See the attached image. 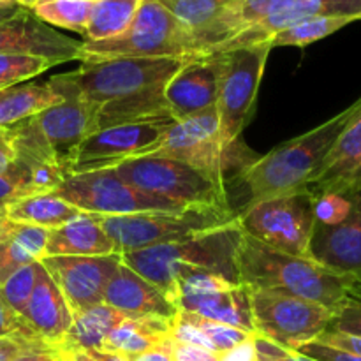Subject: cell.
<instances>
[{
	"label": "cell",
	"mask_w": 361,
	"mask_h": 361,
	"mask_svg": "<svg viewBox=\"0 0 361 361\" xmlns=\"http://www.w3.org/2000/svg\"><path fill=\"white\" fill-rule=\"evenodd\" d=\"M11 228H13V222L6 217V212L0 210V242L6 238L7 233L11 231Z\"/></svg>",
	"instance_id": "obj_52"
},
{
	"label": "cell",
	"mask_w": 361,
	"mask_h": 361,
	"mask_svg": "<svg viewBox=\"0 0 361 361\" xmlns=\"http://www.w3.org/2000/svg\"><path fill=\"white\" fill-rule=\"evenodd\" d=\"M296 353L316 361H361V356L353 355V353L342 351V349L331 348V345L321 344V342L314 341L309 344L302 345Z\"/></svg>",
	"instance_id": "obj_42"
},
{
	"label": "cell",
	"mask_w": 361,
	"mask_h": 361,
	"mask_svg": "<svg viewBox=\"0 0 361 361\" xmlns=\"http://www.w3.org/2000/svg\"><path fill=\"white\" fill-rule=\"evenodd\" d=\"M349 214L337 224L314 226L309 256L337 274L361 284V190L349 194Z\"/></svg>",
	"instance_id": "obj_18"
},
{
	"label": "cell",
	"mask_w": 361,
	"mask_h": 361,
	"mask_svg": "<svg viewBox=\"0 0 361 361\" xmlns=\"http://www.w3.org/2000/svg\"><path fill=\"white\" fill-rule=\"evenodd\" d=\"M353 21L358 20L344 16L309 18V20L298 21V23L271 35L268 44H270V48H279V46H298V48H303V46H309L312 42L335 34L337 30L353 23Z\"/></svg>",
	"instance_id": "obj_31"
},
{
	"label": "cell",
	"mask_w": 361,
	"mask_h": 361,
	"mask_svg": "<svg viewBox=\"0 0 361 361\" xmlns=\"http://www.w3.org/2000/svg\"><path fill=\"white\" fill-rule=\"evenodd\" d=\"M173 361H219V353L197 345L173 342Z\"/></svg>",
	"instance_id": "obj_45"
},
{
	"label": "cell",
	"mask_w": 361,
	"mask_h": 361,
	"mask_svg": "<svg viewBox=\"0 0 361 361\" xmlns=\"http://www.w3.org/2000/svg\"><path fill=\"white\" fill-rule=\"evenodd\" d=\"M111 238L116 254L182 242L189 236L238 222L231 207H189L183 212H150L134 215H92Z\"/></svg>",
	"instance_id": "obj_6"
},
{
	"label": "cell",
	"mask_w": 361,
	"mask_h": 361,
	"mask_svg": "<svg viewBox=\"0 0 361 361\" xmlns=\"http://www.w3.org/2000/svg\"><path fill=\"white\" fill-rule=\"evenodd\" d=\"M344 16L361 20V0H275L268 13L252 27L245 28L212 53H226L270 41L271 35L309 18Z\"/></svg>",
	"instance_id": "obj_15"
},
{
	"label": "cell",
	"mask_w": 361,
	"mask_h": 361,
	"mask_svg": "<svg viewBox=\"0 0 361 361\" xmlns=\"http://www.w3.org/2000/svg\"><path fill=\"white\" fill-rule=\"evenodd\" d=\"M171 324L173 319H164V317H136V319L130 317L120 323L106 337L102 351L118 353L123 356L140 355L173 341Z\"/></svg>",
	"instance_id": "obj_25"
},
{
	"label": "cell",
	"mask_w": 361,
	"mask_h": 361,
	"mask_svg": "<svg viewBox=\"0 0 361 361\" xmlns=\"http://www.w3.org/2000/svg\"><path fill=\"white\" fill-rule=\"evenodd\" d=\"M173 122L175 120L126 123L95 130L74 150L69 162V176L99 169H113L130 159L154 154L161 147Z\"/></svg>",
	"instance_id": "obj_13"
},
{
	"label": "cell",
	"mask_w": 361,
	"mask_h": 361,
	"mask_svg": "<svg viewBox=\"0 0 361 361\" xmlns=\"http://www.w3.org/2000/svg\"><path fill=\"white\" fill-rule=\"evenodd\" d=\"M242 233L240 224L235 222L189 236L182 242L122 254V261L145 281L154 284L176 307V281L183 275L207 274L224 279L231 284H242L238 274Z\"/></svg>",
	"instance_id": "obj_3"
},
{
	"label": "cell",
	"mask_w": 361,
	"mask_h": 361,
	"mask_svg": "<svg viewBox=\"0 0 361 361\" xmlns=\"http://www.w3.org/2000/svg\"><path fill=\"white\" fill-rule=\"evenodd\" d=\"M94 2H97V0H94Z\"/></svg>",
	"instance_id": "obj_54"
},
{
	"label": "cell",
	"mask_w": 361,
	"mask_h": 361,
	"mask_svg": "<svg viewBox=\"0 0 361 361\" xmlns=\"http://www.w3.org/2000/svg\"><path fill=\"white\" fill-rule=\"evenodd\" d=\"M83 212L78 210L55 192H35L14 201L6 208V217L16 224L53 229L66 224Z\"/></svg>",
	"instance_id": "obj_27"
},
{
	"label": "cell",
	"mask_w": 361,
	"mask_h": 361,
	"mask_svg": "<svg viewBox=\"0 0 361 361\" xmlns=\"http://www.w3.org/2000/svg\"><path fill=\"white\" fill-rule=\"evenodd\" d=\"M48 229L37 226L16 224L0 242V284L25 264L35 263L44 257Z\"/></svg>",
	"instance_id": "obj_28"
},
{
	"label": "cell",
	"mask_w": 361,
	"mask_h": 361,
	"mask_svg": "<svg viewBox=\"0 0 361 361\" xmlns=\"http://www.w3.org/2000/svg\"><path fill=\"white\" fill-rule=\"evenodd\" d=\"M140 6L141 0H97L85 32L87 41H104L126 32Z\"/></svg>",
	"instance_id": "obj_30"
},
{
	"label": "cell",
	"mask_w": 361,
	"mask_h": 361,
	"mask_svg": "<svg viewBox=\"0 0 361 361\" xmlns=\"http://www.w3.org/2000/svg\"><path fill=\"white\" fill-rule=\"evenodd\" d=\"M126 319H130V317L106 303H99L83 312L74 314L73 326L60 349H66V351L102 349L106 337Z\"/></svg>",
	"instance_id": "obj_26"
},
{
	"label": "cell",
	"mask_w": 361,
	"mask_h": 361,
	"mask_svg": "<svg viewBox=\"0 0 361 361\" xmlns=\"http://www.w3.org/2000/svg\"><path fill=\"white\" fill-rule=\"evenodd\" d=\"M30 194H35V190L28 183L13 178V176H0V210L6 212L11 203L25 196H30Z\"/></svg>",
	"instance_id": "obj_43"
},
{
	"label": "cell",
	"mask_w": 361,
	"mask_h": 361,
	"mask_svg": "<svg viewBox=\"0 0 361 361\" xmlns=\"http://www.w3.org/2000/svg\"><path fill=\"white\" fill-rule=\"evenodd\" d=\"M219 361H257L256 349H254V335L243 344L229 349L219 355Z\"/></svg>",
	"instance_id": "obj_46"
},
{
	"label": "cell",
	"mask_w": 361,
	"mask_h": 361,
	"mask_svg": "<svg viewBox=\"0 0 361 361\" xmlns=\"http://www.w3.org/2000/svg\"><path fill=\"white\" fill-rule=\"evenodd\" d=\"M351 208L349 196H337V194H326V196L316 197V222L319 224H337Z\"/></svg>",
	"instance_id": "obj_39"
},
{
	"label": "cell",
	"mask_w": 361,
	"mask_h": 361,
	"mask_svg": "<svg viewBox=\"0 0 361 361\" xmlns=\"http://www.w3.org/2000/svg\"><path fill=\"white\" fill-rule=\"evenodd\" d=\"M254 349H256L257 361H316L309 356H303L296 351H289V349L281 348L275 342L268 341V338L261 337V335H254Z\"/></svg>",
	"instance_id": "obj_41"
},
{
	"label": "cell",
	"mask_w": 361,
	"mask_h": 361,
	"mask_svg": "<svg viewBox=\"0 0 361 361\" xmlns=\"http://www.w3.org/2000/svg\"><path fill=\"white\" fill-rule=\"evenodd\" d=\"M328 330L341 331L345 335H355L361 337V300L351 298L331 321Z\"/></svg>",
	"instance_id": "obj_40"
},
{
	"label": "cell",
	"mask_w": 361,
	"mask_h": 361,
	"mask_svg": "<svg viewBox=\"0 0 361 361\" xmlns=\"http://www.w3.org/2000/svg\"><path fill=\"white\" fill-rule=\"evenodd\" d=\"M201 56L189 28L157 0H141L126 32L104 41L81 42V62L106 59H180Z\"/></svg>",
	"instance_id": "obj_5"
},
{
	"label": "cell",
	"mask_w": 361,
	"mask_h": 361,
	"mask_svg": "<svg viewBox=\"0 0 361 361\" xmlns=\"http://www.w3.org/2000/svg\"><path fill=\"white\" fill-rule=\"evenodd\" d=\"M222 53L194 56L166 85L164 97L173 120L214 109L221 88Z\"/></svg>",
	"instance_id": "obj_17"
},
{
	"label": "cell",
	"mask_w": 361,
	"mask_h": 361,
	"mask_svg": "<svg viewBox=\"0 0 361 361\" xmlns=\"http://www.w3.org/2000/svg\"><path fill=\"white\" fill-rule=\"evenodd\" d=\"M178 310L192 312L201 317L238 328L245 334L256 335L250 305V289L247 286H233L224 289L183 295L178 300Z\"/></svg>",
	"instance_id": "obj_23"
},
{
	"label": "cell",
	"mask_w": 361,
	"mask_h": 361,
	"mask_svg": "<svg viewBox=\"0 0 361 361\" xmlns=\"http://www.w3.org/2000/svg\"><path fill=\"white\" fill-rule=\"evenodd\" d=\"M55 194L88 215H134L150 212L176 214L189 208L187 204L129 185L120 178L115 168L67 176Z\"/></svg>",
	"instance_id": "obj_9"
},
{
	"label": "cell",
	"mask_w": 361,
	"mask_h": 361,
	"mask_svg": "<svg viewBox=\"0 0 361 361\" xmlns=\"http://www.w3.org/2000/svg\"><path fill=\"white\" fill-rule=\"evenodd\" d=\"M23 349L25 348L20 342L13 341V338L0 337V361H13Z\"/></svg>",
	"instance_id": "obj_50"
},
{
	"label": "cell",
	"mask_w": 361,
	"mask_h": 361,
	"mask_svg": "<svg viewBox=\"0 0 361 361\" xmlns=\"http://www.w3.org/2000/svg\"><path fill=\"white\" fill-rule=\"evenodd\" d=\"M115 171L143 192L187 207H229L224 183L176 159L145 155L116 166Z\"/></svg>",
	"instance_id": "obj_8"
},
{
	"label": "cell",
	"mask_w": 361,
	"mask_h": 361,
	"mask_svg": "<svg viewBox=\"0 0 361 361\" xmlns=\"http://www.w3.org/2000/svg\"><path fill=\"white\" fill-rule=\"evenodd\" d=\"M21 319L48 348L59 351L73 326V312L55 282L42 267Z\"/></svg>",
	"instance_id": "obj_21"
},
{
	"label": "cell",
	"mask_w": 361,
	"mask_h": 361,
	"mask_svg": "<svg viewBox=\"0 0 361 361\" xmlns=\"http://www.w3.org/2000/svg\"><path fill=\"white\" fill-rule=\"evenodd\" d=\"M14 2L20 4V6L23 7V9L32 11L35 6H39V4H41V2H44V0H14Z\"/></svg>",
	"instance_id": "obj_53"
},
{
	"label": "cell",
	"mask_w": 361,
	"mask_h": 361,
	"mask_svg": "<svg viewBox=\"0 0 361 361\" xmlns=\"http://www.w3.org/2000/svg\"><path fill=\"white\" fill-rule=\"evenodd\" d=\"M23 11V7H21L20 4L14 2V0H0V25L6 23V21L14 20V18L20 16Z\"/></svg>",
	"instance_id": "obj_51"
},
{
	"label": "cell",
	"mask_w": 361,
	"mask_h": 361,
	"mask_svg": "<svg viewBox=\"0 0 361 361\" xmlns=\"http://www.w3.org/2000/svg\"><path fill=\"white\" fill-rule=\"evenodd\" d=\"M240 282L249 289H264L296 296L337 314L351 298L361 300L355 277L337 274L312 257L279 252L242 233L238 247Z\"/></svg>",
	"instance_id": "obj_2"
},
{
	"label": "cell",
	"mask_w": 361,
	"mask_h": 361,
	"mask_svg": "<svg viewBox=\"0 0 361 361\" xmlns=\"http://www.w3.org/2000/svg\"><path fill=\"white\" fill-rule=\"evenodd\" d=\"M94 4L92 0H44L35 6L32 13L42 23L55 25L85 35Z\"/></svg>",
	"instance_id": "obj_32"
},
{
	"label": "cell",
	"mask_w": 361,
	"mask_h": 361,
	"mask_svg": "<svg viewBox=\"0 0 361 361\" xmlns=\"http://www.w3.org/2000/svg\"><path fill=\"white\" fill-rule=\"evenodd\" d=\"M270 49V44L263 42L222 53L221 88L215 109L224 148L238 143L240 134L247 126Z\"/></svg>",
	"instance_id": "obj_11"
},
{
	"label": "cell",
	"mask_w": 361,
	"mask_h": 361,
	"mask_svg": "<svg viewBox=\"0 0 361 361\" xmlns=\"http://www.w3.org/2000/svg\"><path fill=\"white\" fill-rule=\"evenodd\" d=\"M358 106L360 99L316 129L279 145L264 157H257L240 169L238 180L249 194L247 207L267 197L307 189L331 145Z\"/></svg>",
	"instance_id": "obj_4"
},
{
	"label": "cell",
	"mask_w": 361,
	"mask_h": 361,
	"mask_svg": "<svg viewBox=\"0 0 361 361\" xmlns=\"http://www.w3.org/2000/svg\"><path fill=\"white\" fill-rule=\"evenodd\" d=\"M0 176H13V178L21 180V182L30 185L28 175L18 164L14 134L11 127H0Z\"/></svg>",
	"instance_id": "obj_38"
},
{
	"label": "cell",
	"mask_w": 361,
	"mask_h": 361,
	"mask_svg": "<svg viewBox=\"0 0 361 361\" xmlns=\"http://www.w3.org/2000/svg\"><path fill=\"white\" fill-rule=\"evenodd\" d=\"M41 270V261L25 264L20 270L14 271L11 277H7L6 281H4V284H0V300H2L11 310H14L18 316H23Z\"/></svg>",
	"instance_id": "obj_34"
},
{
	"label": "cell",
	"mask_w": 361,
	"mask_h": 361,
	"mask_svg": "<svg viewBox=\"0 0 361 361\" xmlns=\"http://www.w3.org/2000/svg\"><path fill=\"white\" fill-rule=\"evenodd\" d=\"M180 23L185 25L192 35L210 27L235 0H157Z\"/></svg>",
	"instance_id": "obj_33"
},
{
	"label": "cell",
	"mask_w": 361,
	"mask_h": 361,
	"mask_svg": "<svg viewBox=\"0 0 361 361\" xmlns=\"http://www.w3.org/2000/svg\"><path fill=\"white\" fill-rule=\"evenodd\" d=\"M240 229L256 242L291 256L310 257L316 226V196L310 190L267 197L238 212Z\"/></svg>",
	"instance_id": "obj_7"
},
{
	"label": "cell",
	"mask_w": 361,
	"mask_h": 361,
	"mask_svg": "<svg viewBox=\"0 0 361 361\" xmlns=\"http://www.w3.org/2000/svg\"><path fill=\"white\" fill-rule=\"evenodd\" d=\"M102 303L129 317H164L173 319L178 309L148 281L130 270L127 264L118 267L102 295Z\"/></svg>",
	"instance_id": "obj_22"
},
{
	"label": "cell",
	"mask_w": 361,
	"mask_h": 361,
	"mask_svg": "<svg viewBox=\"0 0 361 361\" xmlns=\"http://www.w3.org/2000/svg\"><path fill=\"white\" fill-rule=\"evenodd\" d=\"M178 314L183 317V319H187L189 323H192L194 326L200 328V330L210 338V342L214 344L215 351H217L219 355L236 348V345L243 344V342L249 341V338L252 337L250 334H245V331L238 330V328L228 326V324H222V323H215V321L207 319V317H201L197 316V314L183 312V310H178Z\"/></svg>",
	"instance_id": "obj_36"
},
{
	"label": "cell",
	"mask_w": 361,
	"mask_h": 361,
	"mask_svg": "<svg viewBox=\"0 0 361 361\" xmlns=\"http://www.w3.org/2000/svg\"><path fill=\"white\" fill-rule=\"evenodd\" d=\"M41 264L74 316L102 303L106 286L122 264V256H44Z\"/></svg>",
	"instance_id": "obj_14"
},
{
	"label": "cell",
	"mask_w": 361,
	"mask_h": 361,
	"mask_svg": "<svg viewBox=\"0 0 361 361\" xmlns=\"http://www.w3.org/2000/svg\"><path fill=\"white\" fill-rule=\"evenodd\" d=\"M62 102V97L44 85H14L0 90V127H13L42 109Z\"/></svg>",
	"instance_id": "obj_29"
},
{
	"label": "cell",
	"mask_w": 361,
	"mask_h": 361,
	"mask_svg": "<svg viewBox=\"0 0 361 361\" xmlns=\"http://www.w3.org/2000/svg\"><path fill=\"white\" fill-rule=\"evenodd\" d=\"M115 252L111 238L101 222L88 214L48 229L44 256H109Z\"/></svg>",
	"instance_id": "obj_24"
},
{
	"label": "cell",
	"mask_w": 361,
	"mask_h": 361,
	"mask_svg": "<svg viewBox=\"0 0 361 361\" xmlns=\"http://www.w3.org/2000/svg\"><path fill=\"white\" fill-rule=\"evenodd\" d=\"M238 147L240 141L231 148L222 147L217 109L214 108L180 122H173L161 147L150 155L187 162L226 185V171L231 166L243 169L257 159L250 157V152L240 154Z\"/></svg>",
	"instance_id": "obj_10"
},
{
	"label": "cell",
	"mask_w": 361,
	"mask_h": 361,
	"mask_svg": "<svg viewBox=\"0 0 361 361\" xmlns=\"http://www.w3.org/2000/svg\"><path fill=\"white\" fill-rule=\"evenodd\" d=\"M129 361H173V341L164 342L154 349L140 353V355L126 356Z\"/></svg>",
	"instance_id": "obj_47"
},
{
	"label": "cell",
	"mask_w": 361,
	"mask_h": 361,
	"mask_svg": "<svg viewBox=\"0 0 361 361\" xmlns=\"http://www.w3.org/2000/svg\"><path fill=\"white\" fill-rule=\"evenodd\" d=\"M307 190L316 197L349 196L361 190V97L360 106L341 130Z\"/></svg>",
	"instance_id": "obj_19"
},
{
	"label": "cell",
	"mask_w": 361,
	"mask_h": 361,
	"mask_svg": "<svg viewBox=\"0 0 361 361\" xmlns=\"http://www.w3.org/2000/svg\"><path fill=\"white\" fill-rule=\"evenodd\" d=\"M316 341L321 342V344L331 345V348H337V349H342V351H348L356 356H361V337L345 335L335 330H324Z\"/></svg>",
	"instance_id": "obj_44"
},
{
	"label": "cell",
	"mask_w": 361,
	"mask_h": 361,
	"mask_svg": "<svg viewBox=\"0 0 361 361\" xmlns=\"http://www.w3.org/2000/svg\"><path fill=\"white\" fill-rule=\"evenodd\" d=\"M194 56L106 59L81 62L73 73L56 74L48 87L60 97L74 95L94 111L95 130L113 126L173 120L164 90Z\"/></svg>",
	"instance_id": "obj_1"
},
{
	"label": "cell",
	"mask_w": 361,
	"mask_h": 361,
	"mask_svg": "<svg viewBox=\"0 0 361 361\" xmlns=\"http://www.w3.org/2000/svg\"><path fill=\"white\" fill-rule=\"evenodd\" d=\"M0 337L13 338V341L20 342L23 348H48L28 330L21 316L11 310L2 300H0Z\"/></svg>",
	"instance_id": "obj_37"
},
{
	"label": "cell",
	"mask_w": 361,
	"mask_h": 361,
	"mask_svg": "<svg viewBox=\"0 0 361 361\" xmlns=\"http://www.w3.org/2000/svg\"><path fill=\"white\" fill-rule=\"evenodd\" d=\"M35 137L55 155L69 176V162L78 145L95 133V118L90 106L74 95L62 97V102L42 109L23 120Z\"/></svg>",
	"instance_id": "obj_16"
},
{
	"label": "cell",
	"mask_w": 361,
	"mask_h": 361,
	"mask_svg": "<svg viewBox=\"0 0 361 361\" xmlns=\"http://www.w3.org/2000/svg\"><path fill=\"white\" fill-rule=\"evenodd\" d=\"M250 305L256 334L289 351L316 341L335 317L326 307L264 289H250Z\"/></svg>",
	"instance_id": "obj_12"
},
{
	"label": "cell",
	"mask_w": 361,
	"mask_h": 361,
	"mask_svg": "<svg viewBox=\"0 0 361 361\" xmlns=\"http://www.w3.org/2000/svg\"><path fill=\"white\" fill-rule=\"evenodd\" d=\"M13 361H59V351L51 348H25Z\"/></svg>",
	"instance_id": "obj_48"
},
{
	"label": "cell",
	"mask_w": 361,
	"mask_h": 361,
	"mask_svg": "<svg viewBox=\"0 0 361 361\" xmlns=\"http://www.w3.org/2000/svg\"><path fill=\"white\" fill-rule=\"evenodd\" d=\"M0 55H32L53 66L81 59V42L53 30L32 11L0 25Z\"/></svg>",
	"instance_id": "obj_20"
},
{
	"label": "cell",
	"mask_w": 361,
	"mask_h": 361,
	"mask_svg": "<svg viewBox=\"0 0 361 361\" xmlns=\"http://www.w3.org/2000/svg\"><path fill=\"white\" fill-rule=\"evenodd\" d=\"M59 361H60V358H59Z\"/></svg>",
	"instance_id": "obj_55"
},
{
	"label": "cell",
	"mask_w": 361,
	"mask_h": 361,
	"mask_svg": "<svg viewBox=\"0 0 361 361\" xmlns=\"http://www.w3.org/2000/svg\"><path fill=\"white\" fill-rule=\"evenodd\" d=\"M49 67H53V63L41 56L0 55V90L30 80Z\"/></svg>",
	"instance_id": "obj_35"
},
{
	"label": "cell",
	"mask_w": 361,
	"mask_h": 361,
	"mask_svg": "<svg viewBox=\"0 0 361 361\" xmlns=\"http://www.w3.org/2000/svg\"><path fill=\"white\" fill-rule=\"evenodd\" d=\"M66 351V349H63ZM76 361H129L123 355L111 351H102V349H94V351H71Z\"/></svg>",
	"instance_id": "obj_49"
}]
</instances>
